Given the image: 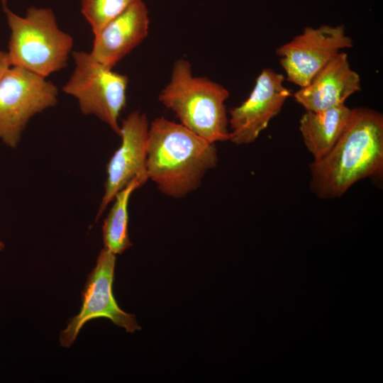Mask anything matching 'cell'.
<instances>
[{"instance_id":"15","label":"cell","mask_w":383,"mask_h":383,"mask_svg":"<svg viewBox=\"0 0 383 383\" xmlns=\"http://www.w3.org/2000/svg\"><path fill=\"white\" fill-rule=\"evenodd\" d=\"M138 0H82L81 11L94 35Z\"/></svg>"},{"instance_id":"4","label":"cell","mask_w":383,"mask_h":383,"mask_svg":"<svg viewBox=\"0 0 383 383\" xmlns=\"http://www.w3.org/2000/svg\"><path fill=\"white\" fill-rule=\"evenodd\" d=\"M1 2L11 30L7 52L11 66L45 78L64 68L73 39L58 28L52 11L32 6L22 17L9 9L6 0Z\"/></svg>"},{"instance_id":"14","label":"cell","mask_w":383,"mask_h":383,"mask_svg":"<svg viewBox=\"0 0 383 383\" xmlns=\"http://www.w3.org/2000/svg\"><path fill=\"white\" fill-rule=\"evenodd\" d=\"M139 178L132 179L114 197L102 227L104 248L114 255L123 253L132 244L128 235V204L131 194L143 186Z\"/></svg>"},{"instance_id":"2","label":"cell","mask_w":383,"mask_h":383,"mask_svg":"<svg viewBox=\"0 0 383 383\" xmlns=\"http://www.w3.org/2000/svg\"><path fill=\"white\" fill-rule=\"evenodd\" d=\"M217 162L215 144L182 123L160 117L149 126L147 172L164 194L175 199L187 196Z\"/></svg>"},{"instance_id":"11","label":"cell","mask_w":383,"mask_h":383,"mask_svg":"<svg viewBox=\"0 0 383 383\" xmlns=\"http://www.w3.org/2000/svg\"><path fill=\"white\" fill-rule=\"evenodd\" d=\"M149 23L145 4L136 1L94 35L91 56L113 69L148 36Z\"/></svg>"},{"instance_id":"13","label":"cell","mask_w":383,"mask_h":383,"mask_svg":"<svg viewBox=\"0 0 383 383\" xmlns=\"http://www.w3.org/2000/svg\"><path fill=\"white\" fill-rule=\"evenodd\" d=\"M351 114L345 104L328 109L306 111L299 121L304 144L317 161L325 157L345 130Z\"/></svg>"},{"instance_id":"9","label":"cell","mask_w":383,"mask_h":383,"mask_svg":"<svg viewBox=\"0 0 383 383\" xmlns=\"http://www.w3.org/2000/svg\"><path fill=\"white\" fill-rule=\"evenodd\" d=\"M284 81V77L272 69L260 72L249 96L230 111L229 140L235 145L250 144L267 128L292 95Z\"/></svg>"},{"instance_id":"1","label":"cell","mask_w":383,"mask_h":383,"mask_svg":"<svg viewBox=\"0 0 383 383\" xmlns=\"http://www.w3.org/2000/svg\"><path fill=\"white\" fill-rule=\"evenodd\" d=\"M311 191L323 199L342 196L361 179L383 169V116L373 109H351L343 133L322 159L310 166Z\"/></svg>"},{"instance_id":"16","label":"cell","mask_w":383,"mask_h":383,"mask_svg":"<svg viewBox=\"0 0 383 383\" xmlns=\"http://www.w3.org/2000/svg\"><path fill=\"white\" fill-rule=\"evenodd\" d=\"M10 67L11 64L7 52L0 50V79Z\"/></svg>"},{"instance_id":"3","label":"cell","mask_w":383,"mask_h":383,"mask_svg":"<svg viewBox=\"0 0 383 383\" xmlns=\"http://www.w3.org/2000/svg\"><path fill=\"white\" fill-rule=\"evenodd\" d=\"M230 96L223 85L193 75L189 61H175L169 83L158 100L174 111L181 123L211 143L229 140L225 106Z\"/></svg>"},{"instance_id":"7","label":"cell","mask_w":383,"mask_h":383,"mask_svg":"<svg viewBox=\"0 0 383 383\" xmlns=\"http://www.w3.org/2000/svg\"><path fill=\"white\" fill-rule=\"evenodd\" d=\"M116 255L104 248L96 265L87 277L82 292V303L79 313L72 317L60 332L59 341L63 348H70L79 331L89 321L106 318L128 333L141 329L135 316L123 311L113 294Z\"/></svg>"},{"instance_id":"17","label":"cell","mask_w":383,"mask_h":383,"mask_svg":"<svg viewBox=\"0 0 383 383\" xmlns=\"http://www.w3.org/2000/svg\"><path fill=\"white\" fill-rule=\"evenodd\" d=\"M4 248V243L0 241V250H2Z\"/></svg>"},{"instance_id":"10","label":"cell","mask_w":383,"mask_h":383,"mask_svg":"<svg viewBox=\"0 0 383 383\" xmlns=\"http://www.w3.org/2000/svg\"><path fill=\"white\" fill-rule=\"evenodd\" d=\"M149 122L145 113H131L120 126L121 143L107 165L104 193L96 221L116 194L134 178L144 184L149 179L146 160Z\"/></svg>"},{"instance_id":"6","label":"cell","mask_w":383,"mask_h":383,"mask_svg":"<svg viewBox=\"0 0 383 383\" xmlns=\"http://www.w3.org/2000/svg\"><path fill=\"white\" fill-rule=\"evenodd\" d=\"M57 94L56 86L45 77L11 66L0 79V139L16 148L29 119L54 106Z\"/></svg>"},{"instance_id":"8","label":"cell","mask_w":383,"mask_h":383,"mask_svg":"<svg viewBox=\"0 0 383 383\" xmlns=\"http://www.w3.org/2000/svg\"><path fill=\"white\" fill-rule=\"evenodd\" d=\"M353 46L343 25L306 27L303 32L277 49L287 80L306 86L340 50Z\"/></svg>"},{"instance_id":"12","label":"cell","mask_w":383,"mask_h":383,"mask_svg":"<svg viewBox=\"0 0 383 383\" xmlns=\"http://www.w3.org/2000/svg\"><path fill=\"white\" fill-rule=\"evenodd\" d=\"M360 89L359 74L351 68L348 55L340 52L296 91L294 98L306 111H318L345 104Z\"/></svg>"},{"instance_id":"5","label":"cell","mask_w":383,"mask_h":383,"mask_svg":"<svg viewBox=\"0 0 383 383\" xmlns=\"http://www.w3.org/2000/svg\"><path fill=\"white\" fill-rule=\"evenodd\" d=\"M74 69L63 86L65 93L73 96L81 111L94 115L118 135V118L126 102L128 78L95 60L89 52H73Z\"/></svg>"}]
</instances>
